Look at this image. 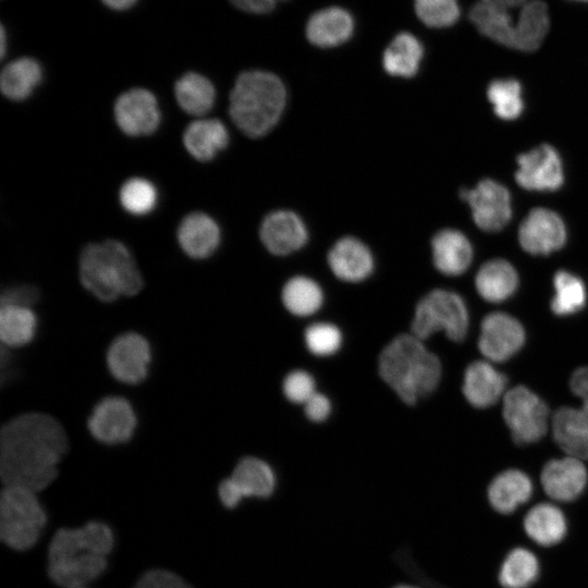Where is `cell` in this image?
I'll return each mask as SVG.
<instances>
[{
	"label": "cell",
	"mask_w": 588,
	"mask_h": 588,
	"mask_svg": "<svg viewBox=\"0 0 588 588\" xmlns=\"http://www.w3.org/2000/svg\"><path fill=\"white\" fill-rule=\"evenodd\" d=\"M113 114L118 127L132 137L154 134L161 122L157 97L140 87L122 93L114 102Z\"/></svg>",
	"instance_id": "13"
},
{
	"label": "cell",
	"mask_w": 588,
	"mask_h": 588,
	"mask_svg": "<svg viewBox=\"0 0 588 588\" xmlns=\"http://www.w3.org/2000/svg\"><path fill=\"white\" fill-rule=\"evenodd\" d=\"M260 240L273 255H289L302 248L308 238L304 221L291 210H275L265 217Z\"/></svg>",
	"instance_id": "17"
},
{
	"label": "cell",
	"mask_w": 588,
	"mask_h": 588,
	"mask_svg": "<svg viewBox=\"0 0 588 588\" xmlns=\"http://www.w3.org/2000/svg\"><path fill=\"white\" fill-rule=\"evenodd\" d=\"M536 555L524 548L513 549L504 559L499 581L503 588H528L538 577Z\"/></svg>",
	"instance_id": "37"
},
{
	"label": "cell",
	"mask_w": 588,
	"mask_h": 588,
	"mask_svg": "<svg viewBox=\"0 0 588 588\" xmlns=\"http://www.w3.org/2000/svg\"><path fill=\"white\" fill-rule=\"evenodd\" d=\"M583 1H588V0H583Z\"/></svg>",
	"instance_id": "53"
},
{
	"label": "cell",
	"mask_w": 588,
	"mask_h": 588,
	"mask_svg": "<svg viewBox=\"0 0 588 588\" xmlns=\"http://www.w3.org/2000/svg\"><path fill=\"white\" fill-rule=\"evenodd\" d=\"M159 194L156 185L148 179L135 176L126 180L119 191L121 207L130 215H149L158 205Z\"/></svg>",
	"instance_id": "38"
},
{
	"label": "cell",
	"mask_w": 588,
	"mask_h": 588,
	"mask_svg": "<svg viewBox=\"0 0 588 588\" xmlns=\"http://www.w3.org/2000/svg\"><path fill=\"white\" fill-rule=\"evenodd\" d=\"M555 443L567 456L588 460V418L579 408L562 406L552 416Z\"/></svg>",
	"instance_id": "24"
},
{
	"label": "cell",
	"mask_w": 588,
	"mask_h": 588,
	"mask_svg": "<svg viewBox=\"0 0 588 588\" xmlns=\"http://www.w3.org/2000/svg\"><path fill=\"white\" fill-rule=\"evenodd\" d=\"M487 97L493 106L494 113L503 120H514L524 110L522 86L514 78L495 79L487 89Z\"/></svg>",
	"instance_id": "39"
},
{
	"label": "cell",
	"mask_w": 588,
	"mask_h": 588,
	"mask_svg": "<svg viewBox=\"0 0 588 588\" xmlns=\"http://www.w3.org/2000/svg\"><path fill=\"white\" fill-rule=\"evenodd\" d=\"M40 299V291L32 284H19L5 289L0 297L1 305L34 308Z\"/></svg>",
	"instance_id": "44"
},
{
	"label": "cell",
	"mask_w": 588,
	"mask_h": 588,
	"mask_svg": "<svg viewBox=\"0 0 588 588\" xmlns=\"http://www.w3.org/2000/svg\"><path fill=\"white\" fill-rule=\"evenodd\" d=\"M113 542L112 530L101 522L59 529L48 548L49 577L64 588L85 587L105 572Z\"/></svg>",
	"instance_id": "2"
},
{
	"label": "cell",
	"mask_w": 588,
	"mask_h": 588,
	"mask_svg": "<svg viewBox=\"0 0 588 588\" xmlns=\"http://www.w3.org/2000/svg\"><path fill=\"white\" fill-rule=\"evenodd\" d=\"M74 588H85V587H74Z\"/></svg>",
	"instance_id": "52"
},
{
	"label": "cell",
	"mask_w": 588,
	"mask_h": 588,
	"mask_svg": "<svg viewBox=\"0 0 588 588\" xmlns=\"http://www.w3.org/2000/svg\"><path fill=\"white\" fill-rule=\"evenodd\" d=\"M507 377L485 360L470 363L464 372L462 391L467 402L476 408L494 405L503 394Z\"/></svg>",
	"instance_id": "20"
},
{
	"label": "cell",
	"mask_w": 588,
	"mask_h": 588,
	"mask_svg": "<svg viewBox=\"0 0 588 588\" xmlns=\"http://www.w3.org/2000/svg\"><path fill=\"white\" fill-rule=\"evenodd\" d=\"M304 409L306 416L313 421L324 420L331 411V404L326 395L315 393L305 404Z\"/></svg>",
	"instance_id": "46"
},
{
	"label": "cell",
	"mask_w": 588,
	"mask_h": 588,
	"mask_svg": "<svg viewBox=\"0 0 588 588\" xmlns=\"http://www.w3.org/2000/svg\"><path fill=\"white\" fill-rule=\"evenodd\" d=\"M0 50H1V57L3 58L4 54H5V50H7V34H5V28L3 26H1V30H0Z\"/></svg>",
	"instance_id": "50"
},
{
	"label": "cell",
	"mask_w": 588,
	"mask_h": 588,
	"mask_svg": "<svg viewBox=\"0 0 588 588\" xmlns=\"http://www.w3.org/2000/svg\"><path fill=\"white\" fill-rule=\"evenodd\" d=\"M138 0H101V2L114 11H124L132 8Z\"/></svg>",
	"instance_id": "49"
},
{
	"label": "cell",
	"mask_w": 588,
	"mask_h": 588,
	"mask_svg": "<svg viewBox=\"0 0 588 588\" xmlns=\"http://www.w3.org/2000/svg\"><path fill=\"white\" fill-rule=\"evenodd\" d=\"M515 180L528 191L552 192L564 183L563 164L559 152L549 144H542L517 159Z\"/></svg>",
	"instance_id": "15"
},
{
	"label": "cell",
	"mask_w": 588,
	"mask_h": 588,
	"mask_svg": "<svg viewBox=\"0 0 588 588\" xmlns=\"http://www.w3.org/2000/svg\"><path fill=\"white\" fill-rule=\"evenodd\" d=\"M518 242L531 255H549L564 246L566 228L556 212L534 208L519 225Z\"/></svg>",
	"instance_id": "16"
},
{
	"label": "cell",
	"mask_w": 588,
	"mask_h": 588,
	"mask_svg": "<svg viewBox=\"0 0 588 588\" xmlns=\"http://www.w3.org/2000/svg\"><path fill=\"white\" fill-rule=\"evenodd\" d=\"M37 492L17 486H4L0 495V537L14 550L36 544L47 516Z\"/></svg>",
	"instance_id": "6"
},
{
	"label": "cell",
	"mask_w": 588,
	"mask_h": 588,
	"mask_svg": "<svg viewBox=\"0 0 588 588\" xmlns=\"http://www.w3.org/2000/svg\"><path fill=\"white\" fill-rule=\"evenodd\" d=\"M42 76V68L36 59L30 57L14 59L1 71V93L13 101L26 100L40 85Z\"/></svg>",
	"instance_id": "28"
},
{
	"label": "cell",
	"mask_w": 588,
	"mask_h": 588,
	"mask_svg": "<svg viewBox=\"0 0 588 588\" xmlns=\"http://www.w3.org/2000/svg\"><path fill=\"white\" fill-rule=\"evenodd\" d=\"M305 342L313 354L327 356L340 348L342 334L334 324L318 322L306 329Z\"/></svg>",
	"instance_id": "41"
},
{
	"label": "cell",
	"mask_w": 588,
	"mask_h": 588,
	"mask_svg": "<svg viewBox=\"0 0 588 588\" xmlns=\"http://www.w3.org/2000/svg\"><path fill=\"white\" fill-rule=\"evenodd\" d=\"M176 237L186 256L201 260L209 258L218 249L221 231L212 217L196 211L182 219L177 226Z\"/></svg>",
	"instance_id": "19"
},
{
	"label": "cell",
	"mask_w": 588,
	"mask_h": 588,
	"mask_svg": "<svg viewBox=\"0 0 588 588\" xmlns=\"http://www.w3.org/2000/svg\"><path fill=\"white\" fill-rule=\"evenodd\" d=\"M524 529L536 543L550 547L559 543L566 534V519L562 511L551 503L531 507L525 516Z\"/></svg>",
	"instance_id": "32"
},
{
	"label": "cell",
	"mask_w": 588,
	"mask_h": 588,
	"mask_svg": "<svg viewBox=\"0 0 588 588\" xmlns=\"http://www.w3.org/2000/svg\"><path fill=\"white\" fill-rule=\"evenodd\" d=\"M281 1L285 0H230L236 9L255 14L269 13Z\"/></svg>",
	"instance_id": "47"
},
{
	"label": "cell",
	"mask_w": 588,
	"mask_h": 588,
	"mask_svg": "<svg viewBox=\"0 0 588 588\" xmlns=\"http://www.w3.org/2000/svg\"><path fill=\"white\" fill-rule=\"evenodd\" d=\"M414 7L417 17L429 27L451 26L460 16L457 0H414Z\"/></svg>",
	"instance_id": "40"
},
{
	"label": "cell",
	"mask_w": 588,
	"mask_h": 588,
	"mask_svg": "<svg viewBox=\"0 0 588 588\" xmlns=\"http://www.w3.org/2000/svg\"><path fill=\"white\" fill-rule=\"evenodd\" d=\"M550 27L547 4L541 0H529L520 8L515 21L513 49L534 51L540 47Z\"/></svg>",
	"instance_id": "29"
},
{
	"label": "cell",
	"mask_w": 588,
	"mask_h": 588,
	"mask_svg": "<svg viewBox=\"0 0 588 588\" xmlns=\"http://www.w3.org/2000/svg\"><path fill=\"white\" fill-rule=\"evenodd\" d=\"M106 364L110 375L119 382L136 385L146 380L151 364L148 340L133 331L119 334L110 343Z\"/></svg>",
	"instance_id": "10"
},
{
	"label": "cell",
	"mask_w": 588,
	"mask_h": 588,
	"mask_svg": "<svg viewBox=\"0 0 588 588\" xmlns=\"http://www.w3.org/2000/svg\"><path fill=\"white\" fill-rule=\"evenodd\" d=\"M230 135L226 126L218 119L200 118L191 122L183 133L186 151L197 161L208 162L224 150Z\"/></svg>",
	"instance_id": "23"
},
{
	"label": "cell",
	"mask_w": 588,
	"mask_h": 588,
	"mask_svg": "<svg viewBox=\"0 0 588 588\" xmlns=\"http://www.w3.org/2000/svg\"><path fill=\"white\" fill-rule=\"evenodd\" d=\"M569 388L581 400L579 409L588 418V366L579 367L572 373Z\"/></svg>",
	"instance_id": "45"
},
{
	"label": "cell",
	"mask_w": 588,
	"mask_h": 588,
	"mask_svg": "<svg viewBox=\"0 0 588 588\" xmlns=\"http://www.w3.org/2000/svg\"><path fill=\"white\" fill-rule=\"evenodd\" d=\"M475 286L486 302L501 303L516 292L518 274L509 261L502 258L491 259L478 270Z\"/></svg>",
	"instance_id": "27"
},
{
	"label": "cell",
	"mask_w": 588,
	"mask_h": 588,
	"mask_svg": "<svg viewBox=\"0 0 588 588\" xmlns=\"http://www.w3.org/2000/svg\"><path fill=\"white\" fill-rule=\"evenodd\" d=\"M133 588H193L182 577L166 569H151L144 573Z\"/></svg>",
	"instance_id": "43"
},
{
	"label": "cell",
	"mask_w": 588,
	"mask_h": 588,
	"mask_svg": "<svg viewBox=\"0 0 588 588\" xmlns=\"http://www.w3.org/2000/svg\"><path fill=\"white\" fill-rule=\"evenodd\" d=\"M502 415L512 440L518 445L538 442L547 433L549 407L525 385H517L504 394Z\"/></svg>",
	"instance_id": "8"
},
{
	"label": "cell",
	"mask_w": 588,
	"mask_h": 588,
	"mask_svg": "<svg viewBox=\"0 0 588 588\" xmlns=\"http://www.w3.org/2000/svg\"><path fill=\"white\" fill-rule=\"evenodd\" d=\"M354 27V19L348 11L329 7L310 16L306 25V37L320 48L336 47L352 37Z\"/></svg>",
	"instance_id": "22"
},
{
	"label": "cell",
	"mask_w": 588,
	"mask_h": 588,
	"mask_svg": "<svg viewBox=\"0 0 588 588\" xmlns=\"http://www.w3.org/2000/svg\"><path fill=\"white\" fill-rule=\"evenodd\" d=\"M174 96L184 112L200 118L213 108L217 95L208 77L197 72H187L176 79Z\"/></svg>",
	"instance_id": "31"
},
{
	"label": "cell",
	"mask_w": 588,
	"mask_h": 588,
	"mask_svg": "<svg viewBox=\"0 0 588 588\" xmlns=\"http://www.w3.org/2000/svg\"><path fill=\"white\" fill-rule=\"evenodd\" d=\"M315 380L303 370L290 372L283 381V392L293 403L305 404L315 393Z\"/></svg>",
	"instance_id": "42"
},
{
	"label": "cell",
	"mask_w": 588,
	"mask_h": 588,
	"mask_svg": "<svg viewBox=\"0 0 588 588\" xmlns=\"http://www.w3.org/2000/svg\"><path fill=\"white\" fill-rule=\"evenodd\" d=\"M379 375L408 405L437 388L442 367L439 358L412 333L395 336L381 352Z\"/></svg>",
	"instance_id": "4"
},
{
	"label": "cell",
	"mask_w": 588,
	"mask_h": 588,
	"mask_svg": "<svg viewBox=\"0 0 588 588\" xmlns=\"http://www.w3.org/2000/svg\"><path fill=\"white\" fill-rule=\"evenodd\" d=\"M469 315L464 299L455 292L437 289L417 304L411 324L412 334L421 341L444 331L454 341H463L468 332Z\"/></svg>",
	"instance_id": "7"
},
{
	"label": "cell",
	"mask_w": 588,
	"mask_h": 588,
	"mask_svg": "<svg viewBox=\"0 0 588 588\" xmlns=\"http://www.w3.org/2000/svg\"><path fill=\"white\" fill-rule=\"evenodd\" d=\"M78 274L83 287L105 303L135 296L144 287L134 256L118 240L86 245L79 254Z\"/></svg>",
	"instance_id": "3"
},
{
	"label": "cell",
	"mask_w": 588,
	"mask_h": 588,
	"mask_svg": "<svg viewBox=\"0 0 588 588\" xmlns=\"http://www.w3.org/2000/svg\"><path fill=\"white\" fill-rule=\"evenodd\" d=\"M328 264L339 279L359 282L372 272L373 257L362 241L345 236L336 241L329 250Z\"/></svg>",
	"instance_id": "21"
},
{
	"label": "cell",
	"mask_w": 588,
	"mask_h": 588,
	"mask_svg": "<svg viewBox=\"0 0 588 588\" xmlns=\"http://www.w3.org/2000/svg\"><path fill=\"white\" fill-rule=\"evenodd\" d=\"M529 0H480V2H483L486 4L506 10L513 8H522L524 4H526Z\"/></svg>",
	"instance_id": "48"
},
{
	"label": "cell",
	"mask_w": 588,
	"mask_h": 588,
	"mask_svg": "<svg viewBox=\"0 0 588 588\" xmlns=\"http://www.w3.org/2000/svg\"><path fill=\"white\" fill-rule=\"evenodd\" d=\"M532 494L530 478L518 469L498 474L488 487V500L497 512L510 514L526 503Z\"/></svg>",
	"instance_id": "26"
},
{
	"label": "cell",
	"mask_w": 588,
	"mask_h": 588,
	"mask_svg": "<svg viewBox=\"0 0 588 588\" xmlns=\"http://www.w3.org/2000/svg\"><path fill=\"white\" fill-rule=\"evenodd\" d=\"M554 295L550 308L556 316L574 315L584 309L587 291L584 281L566 270H559L553 277Z\"/></svg>",
	"instance_id": "35"
},
{
	"label": "cell",
	"mask_w": 588,
	"mask_h": 588,
	"mask_svg": "<svg viewBox=\"0 0 588 588\" xmlns=\"http://www.w3.org/2000/svg\"><path fill=\"white\" fill-rule=\"evenodd\" d=\"M460 196L468 203L475 223L483 231H500L511 220L510 192L492 179H483L473 188H462Z\"/></svg>",
	"instance_id": "12"
},
{
	"label": "cell",
	"mask_w": 588,
	"mask_h": 588,
	"mask_svg": "<svg viewBox=\"0 0 588 588\" xmlns=\"http://www.w3.org/2000/svg\"><path fill=\"white\" fill-rule=\"evenodd\" d=\"M525 339V329L515 317L494 311L481 321L478 348L487 359L503 363L520 351Z\"/></svg>",
	"instance_id": "14"
},
{
	"label": "cell",
	"mask_w": 588,
	"mask_h": 588,
	"mask_svg": "<svg viewBox=\"0 0 588 588\" xmlns=\"http://www.w3.org/2000/svg\"><path fill=\"white\" fill-rule=\"evenodd\" d=\"M434 267L445 275L464 273L473 260V247L468 238L454 229H443L431 241Z\"/></svg>",
	"instance_id": "25"
},
{
	"label": "cell",
	"mask_w": 588,
	"mask_h": 588,
	"mask_svg": "<svg viewBox=\"0 0 588 588\" xmlns=\"http://www.w3.org/2000/svg\"><path fill=\"white\" fill-rule=\"evenodd\" d=\"M323 294L320 286L307 277L290 279L282 290L285 308L296 316L315 314L322 305Z\"/></svg>",
	"instance_id": "36"
},
{
	"label": "cell",
	"mask_w": 588,
	"mask_h": 588,
	"mask_svg": "<svg viewBox=\"0 0 588 588\" xmlns=\"http://www.w3.org/2000/svg\"><path fill=\"white\" fill-rule=\"evenodd\" d=\"M137 416L131 402L119 395L98 401L87 419L90 436L105 445L128 442L136 430Z\"/></svg>",
	"instance_id": "9"
},
{
	"label": "cell",
	"mask_w": 588,
	"mask_h": 588,
	"mask_svg": "<svg viewBox=\"0 0 588 588\" xmlns=\"http://www.w3.org/2000/svg\"><path fill=\"white\" fill-rule=\"evenodd\" d=\"M424 47L413 34H397L385 48L382 57L384 71L392 76L412 77L419 70Z\"/></svg>",
	"instance_id": "30"
},
{
	"label": "cell",
	"mask_w": 588,
	"mask_h": 588,
	"mask_svg": "<svg viewBox=\"0 0 588 588\" xmlns=\"http://www.w3.org/2000/svg\"><path fill=\"white\" fill-rule=\"evenodd\" d=\"M38 319L29 307L15 305L0 306V339L8 348H19L29 344L37 332Z\"/></svg>",
	"instance_id": "33"
},
{
	"label": "cell",
	"mask_w": 588,
	"mask_h": 588,
	"mask_svg": "<svg viewBox=\"0 0 588 588\" xmlns=\"http://www.w3.org/2000/svg\"><path fill=\"white\" fill-rule=\"evenodd\" d=\"M286 103L283 82L273 73H241L230 93L229 113L236 127L252 138L268 134L279 122Z\"/></svg>",
	"instance_id": "5"
},
{
	"label": "cell",
	"mask_w": 588,
	"mask_h": 588,
	"mask_svg": "<svg viewBox=\"0 0 588 588\" xmlns=\"http://www.w3.org/2000/svg\"><path fill=\"white\" fill-rule=\"evenodd\" d=\"M275 487L271 467L257 457H244L234 467L231 476L221 481L218 494L229 509L240 504L244 498H267Z\"/></svg>",
	"instance_id": "11"
},
{
	"label": "cell",
	"mask_w": 588,
	"mask_h": 588,
	"mask_svg": "<svg viewBox=\"0 0 588 588\" xmlns=\"http://www.w3.org/2000/svg\"><path fill=\"white\" fill-rule=\"evenodd\" d=\"M588 473L578 458L565 456L549 461L541 471V483L544 492L552 500L571 502L585 490Z\"/></svg>",
	"instance_id": "18"
},
{
	"label": "cell",
	"mask_w": 588,
	"mask_h": 588,
	"mask_svg": "<svg viewBox=\"0 0 588 588\" xmlns=\"http://www.w3.org/2000/svg\"><path fill=\"white\" fill-rule=\"evenodd\" d=\"M394 588H417V587L409 586V585H400V586H396Z\"/></svg>",
	"instance_id": "51"
},
{
	"label": "cell",
	"mask_w": 588,
	"mask_h": 588,
	"mask_svg": "<svg viewBox=\"0 0 588 588\" xmlns=\"http://www.w3.org/2000/svg\"><path fill=\"white\" fill-rule=\"evenodd\" d=\"M469 19L483 36L503 46L514 47L515 22L509 11L479 1L471 8Z\"/></svg>",
	"instance_id": "34"
},
{
	"label": "cell",
	"mask_w": 588,
	"mask_h": 588,
	"mask_svg": "<svg viewBox=\"0 0 588 588\" xmlns=\"http://www.w3.org/2000/svg\"><path fill=\"white\" fill-rule=\"evenodd\" d=\"M68 450V434L53 416L37 412L15 416L0 431L1 480L4 486L41 491L57 478Z\"/></svg>",
	"instance_id": "1"
}]
</instances>
